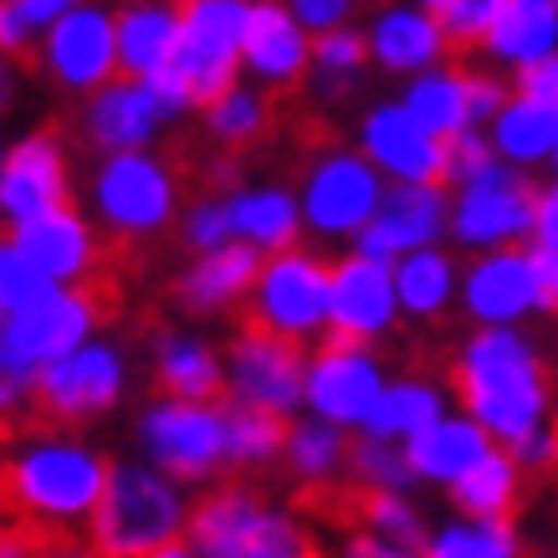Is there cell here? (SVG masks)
<instances>
[{
	"mask_svg": "<svg viewBox=\"0 0 558 558\" xmlns=\"http://www.w3.org/2000/svg\"><path fill=\"white\" fill-rule=\"evenodd\" d=\"M451 379H457V395L466 400V410L487 436L523 446L527 436L543 430V405H548L543 364L512 328L476 333L451 364Z\"/></svg>",
	"mask_w": 558,
	"mask_h": 558,
	"instance_id": "cell-1",
	"label": "cell"
},
{
	"mask_svg": "<svg viewBox=\"0 0 558 558\" xmlns=\"http://www.w3.org/2000/svg\"><path fill=\"white\" fill-rule=\"evenodd\" d=\"M108 487V461L77 446H36L0 466V533L11 538L32 523H68L98 508Z\"/></svg>",
	"mask_w": 558,
	"mask_h": 558,
	"instance_id": "cell-2",
	"label": "cell"
},
{
	"mask_svg": "<svg viewBox=\"0 0 558 558\" xmlns=\"http://www.w3.org/2000/svg\"><path fill=\"white\" fill-rule=\"evenodd\" d=\"M180 512V492L159 472H108V487L93 508V558H154L165 543H174Z\"/></svg>",
	"mask_w": 558,
	"mask_h": 558,
	"instance_id": "cell-3",
	"label": "cell"
},
{
	"mask_svg": "<svg viewBox=\"0 0 558 558\" xmlns=\"http://www.w3.org/2000/svg\"><path fill=\"white\" fill-rule=\"evenodd\" d=\"M190 533H195L205 558H323L303 527L282 512H271L246 487L210 492L190 518Z\"/></svg>",
	"mask_w": 558,
	"mask_h": 558,
	"instance_id": "cell-4",
	"label": "cell"
},
{
	"mask_svg": "<svg viewBox=\"0 0 558 558\" xmlns=\"http://www.w3.org/2000/svg\"><path fill=\"white\" fill-rule=\"evenodd\" d=\"M252 5L241 0H185L180 5V41L165 68H174L190 87V102H220L236 87V57Z\"/></svg>",
	"mask_w": 558,
	"mask_h": 558,
	"instance_id": "cell-5",
	"label": "cell"
},
{
	"mask_svg": "<svg viewBox=\"0 0 558 558\" xmlns=\"http://www.w3.org/2000/svg\"><path fill=\"white\" fill-rule=\"evenodd\" d=\"M102 220L113 226V236H154L159 226H170L174 201H180V174L170 159H154V154H108V165L93 180Z\"/></svg>",
	"mask_w": 558,
	"mask_h": 558,
	"instance_id": "cell-6",
	"label": "cell"
},
{
	"mask_svg": "<svg viewBox=\"0 0 558 558\" xmlns=\"http://www.w3.org/2000/svg\"><path fill=\"white\" fill-rule=\"evenodd\" d=\"M93 323H102V313H98V303L87 298V288L83 292L51 288L47 298H36V303H26L21 313L0 318V354H5V364H11L21 379H32V374H41L47 364H57V359L77 354V343H83V333Z\"/></svg>",
	"mask_w": 558,
	"mask_h": 558,
	"instance_id": "cell-7",
	"label": "cell"
},
{
	"mask_svg": "<svg viewBox=\"0 0 558 558\" xmlns=\"http://www.w3.org/2000/svg\"><path fill=\"white\" fill-rule=\"evenodd\" d=\"M123 389V359L113 349H77V354L57 359L47 364L41 374H32V415L26 425H77V421H93L102 410L119 400Z\"/></svg>",
	"mask_w": 558,
	"mask_h": 558,
	"instance_id": "cell-8",
	"label": "cell"
},
{
	"mask_svg": "<svg viewBox=\"0 0 558 558\" xmlns=\"http://www.w3.org/2000/svg\"><path fill=\"white\" fill-rule=\"evenodd\" d=\"M231 385L241 405H262L271 415H288L307 395V364L303 343L288 333H271L252 318H236L231 339Z\"/></svg>",
	"mask_w": 558,
	"mask_h": 558,
	"instance_id": "cell-9",
	"label": "cell"
},
{
	"mask_svg": "<svg viewBox=\"0 0 558 558\" xmlns=\"http://www.w3.org/2000/svg\"><path fill=\"white\" fill-rule=\"evenodd\" d=\"M328 288H333V271L323 267L318 256L307 252H282L277 262L262 267L256 277V303L241 318L262 323L271 333H288L303 339L328 318Z\"/></svg>",
	"mask_w": 558,
	"mask_h": 558,
	"instance_id": "cell-10",
	"label": "cell"
},
{
	"mask_svg": "<svg viewBox=\"0 0 558 558\" xmlns=\"http://www.w3.org/2000/svg\"><path fill=\"white\" fill-rule=\"evenodd\" d=\"M538 201L543 190L527 174L492 165L461 190L457 205V236L461 246H497V241H518L538 231Z\"/></svg>",
	"mask_w": 558,
	"mask_h": 558,
	"instance_id": "cell-11",
	"label": "cell"
},
{
	"mask_svg": "<svg viewBox=\"0 0 558 558\" xmlns=\"http://www.w3.org/2000/svg\"><path fill=\"white\" fill-rule=\"evenodd\" d=\"M138 436L170 476H210L226 461V405H159L144 415Z\"/></svg>",
	"mask_w": 558,
	"mask_h": 558,
	"instance_id": "cell-12",
	"label": "cell"
},
{
	"mask_svg": "<svg viewBox=\"0 0 558 558\" xmlns=\"http://www.w3.org/2000/svg\"><path fill=\"white\" fill-rule=\"evenodd\" d=\"M379 174H374L369 159L359 154H323L313 174H307V226L323 231V236H349V231H364L374 216H379Z\"/></svg>",
	"mask_w": 558,
	"mask_h": 558,
	"instance_id": "cell-13",
	"label": "cell"
},
{
	"mask_svg": "<svg viewBox=\"0 0 558 558\" xmlns=\"http://www.w3.org/2000/svg\"><path fill=\"white\" fill-rule=\"evenodd\" d=\"M379 364L364 354V343L328 339L323 354L307 369V400L328 425H364L369 410L379 405Z\"/></svg>",
	"mask_w": 558,
	"mask_h": 558,
	"instance_id": "cell-14",
	"label": "cell"
},
{
	"mask_svg": "<svg viewBox=\"0 0 558 558\" xmlns=\"http://www.w3.org/2000/svg\"><path fill=\"white\" fill-rule=\"evenodd\" d=\"M57 205H68V154H62V138H57V123H51V129L21 138L16 149L5 154V165H0V216L21 226V220L57 210Z\"/></svg>",
	"mask_w": 558,
	"mask_h": 558,
	"instance_id": "cell-15",
	"label": "cell"
},
{
	"mask_svg": "<svg viewBox=\"0 0 558 558\" xmlns=\"http://www.w3.org/2000/svg\"><path fill=\"white\" fill-rule=\"evenodd\" d=\"M113 62H119V21L98 11V5L68 11L57 21L47 36V57H41V68L72 93L98 87L113 72Z\"/></svg>",
	"mask_w": 558,
	"mask_h": 558,
	"instance_id": "cell-16",
	"label": "cell"
},
{
	"mask_svg": "<svg viewBox=\"0 0 558 558\" xmlns=\"http://www.w3.org/2000/svg\"><path fill=\"white\" fill-rule=\"evenodd\" d=\"M395 277H389L385 262H369V256H349L333 267V288H328V323L333 333L328 339H349L364 343L374 333H385L389 318H395Z\"/></svg>",
	"mask_w": 558,
	"mask_h": 558,
	"instance_id": "cell-17",
	"label": "cell"
},
{
	"mask_svg": "<svg viewBox=\"0 0 558 558\" xmlns=\"http://www.w3.org/2000/svg\"><path fill=\"white\" fill-rule=\"evenodd\" d=\"M364 154L405 185H446V138L425 134L405 102H385L364 119Z\"/></svg>",
	"mask_w": 558,
	"mask_h": 558,
	"instance_id": "cell-18",
	"label": "cell"
},
{
	"mask_svg": "<svg viewBox=\"0 0 558 558\" xmlns=\"http://www.w3.org/2000/svg\"><path fill=\"white\" fill-rule=\"evenodd\" d=\"M11 241H16V252L47 282H72V277H87V271L98 267V241L87 231V220L77 210H68V205L21 220L16 231H11Z\"/></svg>",
	"mask_w": 558,
	"mask_h": 558,
	"instance_id": "cell-19",
	"label": "cell"
},
{
	"mask_svg": "<svg viewBox=\"0 0 558 558\" xmlns=\"http://www.w3.org/2000/svg\"><path fill=\"white\" fill-rule=\"evenodd\" d=\"M446 226V195L440 185H400L379 205V216L359 231V256L369 262H389L400 252H415V246H430Z\"/></svg>",
	"mask_w": 558,
	"mask_h": 558,
	"instance_id": "cell-20",
	"label": "cell"
},
{
	"mask_svg": "<svg viewBox=\"0 0 558 558\" xmlns=\"http://www.w3.org/2000/svg\"><path fill=\"white\" fill-rule=\"evenodd\" d=\"M241 51L252 62L256 77H267L277 93H288L307 68V41L298 16H288L277 0H256L252 16H246V36H241Z\"/></svg>",
	"mask_w": 558,
	"mask_h": 558,
	"instance_id": "cell-21",
	"label": "cell"
},
{
	"mask_svg": "<svg viewBox=\"0 0 558 558\" xmlns=\"http://www.w3.org/2000/svg\"><path fill=\"white\" fill-rule=\"evenodd\" d=\"M159 102L144 83H119V87H102L98 98L87 102L83 113V138L98 144L108 154H129L138 144H149L154 129H159Z\"/></svg>",
	"mask_w": 558,
	"mask_h": 558,
	"instance_id": "cell-22",
	"label": "cell"
},
{
	"mask_svg": "<svg viewBox=\"0 0 558 558\" xmlns=\"http://www.w3.org/2000/svg\"><path fill=\"white\" fill-rule=\"evenodd\" d=\"M466 307L482 323H512L523 318L527 307H538V277H533V256L497 252L487 262H476L466 277Z\"/></svg>",
	"mask_w": 558,
	"mask_h": 558,
	"instance_id": "cell-23",
	"label": "cell"
},
{
	"mask_svg": "<svg viewBox=\"0 0 558 558\" xmlns=\"http://www.w3.org/2000/svg\"><path fill=\"white\" fill-rule=\"evenodd\" d=\"M256 277H262V256H256V246H216V252H201V262L174 282V298L190 307V313H216V307L236 303V298H246V288H252Z\"/></svg>",
	"mask_w": 558,
	"mask_h": 558,
	"instance_id": "cell-24",
	"label": "cell"
},
{
	"mask_svg": "<svg viewBox=\"0 0 558 558\" xmlns=\"http://www.w3.org/2000/svg\"><path fill=\"white\" fill-rule=\"evenodd\" d=\"M492 451L487 430L476 421H436L430 430L410 440V472L415 476H430V482H457L476 466V461Z\"/></svg>",
	"mask_w": 558,
	"mask_h": 558,
	"instance_id": "cell-25",
	"label": "cell"
},
{
	"mask_svg": "<svg viewBox=\"0 0 558 558\" xmlns=\"http://www.w3.org/2000/svg\"><path fill=\"white\" fill-rule=\"evenodd\" d=\"M154 379H159V389L180 395L185 405H220V395H226L216 354L185 333H165L154 343Z\"/></svg>",
	"mask_w": 558,
	"mask_h": 558,
	"instance_id": "cell-26",
	"label": "cell"
},
{
	"mask_svg": "<svg viewBox=\"0 0 558 558\" xmlns=\"http://www.w3.org/2000/svg\"><path fill=\"white\" fill-rule=\"evenodd\" d=\"M482 47H487L492 57L512 62V68H527V62L554 57V47H558V5L554 0H512L508 11L497 16V26L487 32Z\"/></svg>",
	"mask_w": 558,
	"mask_h": 558,
	"instance_id": "cell-27",
	"label": "cell"
},
{
	"mask_svg": "<svg viewBox=\"0 0 558 558\" xmlns=\"http://www.w3.org/2000/svg\"><path fill=\"white\" fill-rule=\"evenodd\" d=\"M282 98H288V93L262 98V93H246V87H231L220 102L205 108V129H210V138H220L231 154H246L252 144L277 134V123H282Z\"/></svg>",
	"mask_w": 558,
	"mask_h": 558,
	"instance_id": "cell-28",
	"label": "cell"
},
{
	"mask_svg": "<svg viewBox=\"0 0 558 558\" xmlns=\"http://www.w3.org/2000/svg\"><path fill=\"white\" fill-rule=\"evenodd\" d=\"M369 51L379 57V68H389V72H421L446 51V36L421 11H385V16L374 21Z\"/></svg>",
	"mask_w": 558,
	"mask_h": 558,
	"instance_id": "cell-29",
	"label": "cell"
},
{
	"mask_svg": "<svg viewBox=\"0 0 558 558\" xmlns=\"http://www.w3.org/2000/svg\"><path fill=\"white\" fill-rule=\"evenodd\" d=\"M180 41V11L170 5H134L119 16V62L134 77H149L174 57Z\"/></svg>",
	"mask_w": 558,
	"mask_h": 558,
	"instance_id": "cell-30",
	"label": "cell"
},
{
	"mask_svg": "<svg viewBox=\"0 0 558 558\" xmlns=\"http://www.w3.org/2000/svg\"><path fill=\"white\" fill-rule=\"evenodd\" d=\"M231 231L252 246L271 252H292L298 241V205L288 190H252V195H231Z\"/></svg>",
	"mask_w": 558,
	"mask_h": 558,
	"instance_id": "cell-31",
	"label": "cell"
},
{
	"mask_svg": "<svg viewBox=\"0 0 558 558\" xmlns=\"http://www.w3.org/2000/svg\"><path fill=\"white\" fill-rule=\"evenodd\" d=\"M461 512H472V523H508V508L518 497V461L502 451H487L466 476L451 482Z\"/></svg>",
	"mask_w": 558,
	"mask_h": 558,
	"instance_id": "cell-32",
	"label": "cell"
},
{
	"mask_svg": "<svg viewBox=\"0 0 558 558\" xmlns=\"http://www.w3.org/2000/svg\"><path fill=\"white\" fill-rule=\"evenodd\" d=\"M405 113L436 138H457V134H466V123H472L466 87H461L457 72H421L405 93Z\"/></svg>",
	"mask_w": 558,
	"mask_h": 558,
	"instance_id": "cell-33",
	"label": "cell"
},
{
	"mask_svg": "<svg viewBox=\"0 0 558 558\" xmlns=\"http://www.w3.org/2000/svg\"><path fill=\"white\" fill-rule=\"evenodd\" d=\"M558 144V108L533 98H518L497 113V149L508 154L512 165H533L543 154H554Z\"/></svg>",
	"mask_w": 558,
	"mask_h": 558,
	"instance_id": "cell-34",
	"label": "cell"
},
{
	"mask_svg": "<svg viewBox=\"0 0 558 558\" xmlns=\"http://www.w3.org/2000/svg\"><path fill=\"white\" fill-rule=\"evenodd\" d=\"M440 421V395L430 385H395L379 395V405L369 410V421H364V430H369L374 440H395V436H421V430H430V425Z\"/></svg>",
	"mask_w": 558,
	"mask_h": 558,
	"instance_id": "cell-35",
	"label": "cell"
},
{
	"mask_svg": "<svg viewBox=\"0 0 558 558\" xmlns=\"http://www.w3.org/2000/svg\"><path fill=\"white\" fill-rule=\"evenodd\" d=\"M288 421L271 415L262 405H241L231 400L226 405V461H241V466H256V461H271L282 446H288Z\"/></svg>",
	"mask_w": 558,
	"mask_h": 558,
	"instance_id": "cell-36",
	"label": "cell"
},
{
	"mask_svg": "<svg viewBox=\"0 0 558 558\" xmlns=\"http://www.w3.org/2000/svg\"><path fill=\"white\" fill-rule=\"evenodd\" d=\"M395 298L415 313V318H436L446 298H451V256L440 252H410L395 271Z\"/></svg>",
	"mask_w": 558,
	"mask_h": 558,
	"instance_id": "cell-37",
	"label": "cell"
},
{
	"mask_svg": "<svg viewBox=\"0 0 558 558\" xmlns=\"http://www.w3.org/2000/svg\"><path fill=\"white\" fill-rule=\"evenodd\" d=\"M369 62V36L359 32H323L313 41V72L323 98H349L359 87V72Z\"/></svg>",
	"mask_w": 558,
	"mask_h": 558,
	"instance_id": "cell-38",
	"label": "cell"
},
{
	"mask_svg": "<svg viewBox=\"0 0 558 558\" xmlns=\"http://www.w3.org/2000/svg\"><path fill=\"white\" fill-rule=\"evenodd\" d=\"M512 0H430V21L446 36V51H472L487 41V32L497 26V16L508 11Z\"/></svg>",
	"mask_w": 558,
	"mask_h": 558,
	"instance_id": "cell-39",
	"label": "cell"
},
{
	"mask_svg": "<svg viewBox=\"0 0 558 558\" xmlns=\"http://www.w3.org/2000/svg\"><path fill=\"white\" fill-rule=\"evenodd\" d=\"M343 457H349V440H343L328 421L292 425L288 461H292V472L298 476H307V482H333V472H339Z\"/></svg>",
	"mask_w": 558,
	"mask_h": 558,
	"instance_id": "cell-40",
	"label": "cell"
},
{
	"mask_svg": "<svg viewBox=\"0 0 558 558\" xmlns=\"http://www.w3.org/2000/svg\"><path fill=\"white\" fill-rule=\"evenodd\" d=\"M512 527L508 523H461V527H446L430 538L425 558H512Z\"/></svg>",
	"mask_w": 558,
	"mask_h": 558,
	"instance_id": "cell-41",
	"label": "cell"
},
{
	"mask_svg": "<svg viewBox=\"0 0 558 558\" xmlns=\"http://www.w3.org/2000/svg\"><path fill=\"white\" fill-rule=\"evenodd\" d=\"M349 466H354V476L364 487H379V492H405L415 482L405 451H395L389 440H374V436L349 446Z\"/></svg>",
	"mask_w": 558,
	"mask_h": 558,
	"instance_id": "cell-42",
	"label": "cell"
},
{
	"mask_svg": "<svg viewBox=\"0 0 558 558\" xmlns=\"http://www.w3.org/2000/svg\"><path fill=\"white\" fill-rule=\"evenodd\" d=\"M47 292H51V282L16 252V241H0V318L21 313L26 303L47 298Z\"/></svg>",
	"mask_w": 558,
	"mask_h": 558,
	"instance_id": "cell-43",
	"label": "cell"
},
{
	"mask_svg": "<svg viewBox=\"0 0 558 558\" xmlns=\"http://www.w3.org/2000/svg\"><path fill=\"white\" fill-rule=\"evenodd\" d=\"M231 236H236V231H231V205L226 201H201L195 210H190L185 241L195 246V252H216V246H226Z\"/></svg>",
	"mask_w": 558,
	"mask_h": 558,
	"instance_id": "cell-44",
	"label": "cell"
},
{
	"mask_svg": "<svg viewBox=\"0 0 558 558\" xmlns=\"http://www.w3.org/2000/svg\"><path fill=\"white\" fill-rule=\"evenodd\" d=\"M0 57L41 72V57L32 51V21H26V11H21L16 0H0Z\"/></svg>",
	"mask_w": 558,
	"mask_h": 558,
	"instance_id": "cell-45",
	"label": "cell"
},
{
	"mask_svg": "<svg viewBox=\"0 0 558 558\" xmlns=\"http://www.w3.org/2000/svg\"><path fill=\"white\" fill-rule=\"evenodd\" d=\"M487 170H492V144H482L472 129L457 138H446V180L472 185L476 174H487Z\"/></svg>",
	"mask_w": 558,
	"mask_h": 558,
	"instance_id": "cell-46",
	"label": "cell"
},
{
	"mask_svg": "<svg viewBox=\"0 0 558 558\" xmlns=\"http://www.w3.org/2000/svg\"><path fill=\"white\" fill-rule=\"evenodd\" d=\"M461 87H466V108H472V123L476 119H497L508 108V83H497L492 72H457Z\"/></svg>",
	"mask_w": 558,
	"mask_h": 558,
	"instance_id": "cell-47",
	"label": "cell"
},
{
	"mask_svg": "<svg viewBox=\"0 0 558 558\" xmlns=\"http://www.w3.org/2000/svg\"><path fill=\"white\" fill-rule=\"evenodd\" d=\"M518 98H533V102L558 108V57H543V62L518 68Z\"/></svg>",
	"mask_w": 558,
	"mask_h": 558,
	"instance_id": "cell-48",
	"label": "cell"
},
{
	"mask_svg": "<svg viewBox=\"0 0 558 558\" xmlns=\"http://www.w3.org/2000/svg\"><path fill=\"white\" fill-rule=\"evenodd\" d=\"M359 0H292V16L303 21L307 32H339V21L354 11Z\"/></svg>",
	"mask_w": 558,
	"mask_h": 558,
	"instance_id": "cell-49",
	"label": "cell"
},
{
	"mask_svg": "<svg viewBox=\"0 0 558 558\" xmlns=\"http://www.w3.org/2000/svg\"><path fill=\"white\" fill-rule=\"evenodd\" d=\"M533 277H538V307H554L558 313V252L538 246L533 252Z\"/></svg>",
	"mask_w": 558,
	"mask_h": 558,
	"instance_id": "cell-50",
	"label": "cell"
},
{
	"mask_svg": "<svg viewBox=\"0 0 558 558\" xmlns=\"http://www.w3.org/2000/svg\"><path fill=\"white\" fill-rule=\"evenodd\" d=\"M339 558H421V554H410V548H395V543L374 538V533H349V543H343Z\"/></svg>",
	"mask_w": 558,
	"mask_h": 558,
	"instance_id": "cell-51",
	"label": "cell"
},
{
	"mask_svg": "<svg viewBox=\"0 0 558 558\" xmlns=\"http://www.w3.org/2000/svg\"><path fill=\"white\" fill-rule=\"evenodd\" d=\"M538 246H548V252H558V185L554 190H543V201H538Z\"/></svg>",
	"mask_w": 558,
	"mask_h": 558,
	"instance_id": "cell-52",
	"label": "cell"
},
{
	"mask_svg": "<svg viewBox=\"0 0 558 558\" xmlns=\"http://www.w3.org/2000/svg\"><path fill=\"white\" fill-rule=\"evenodd\" d=\"M26 389H32V379H21V374L5 364V354H0V415L16 410L21 400H26Z\"/></svg>",
	"mask_w": 558,
	"mask_h": 558,
	"instance_id": "cell-53",
	"label": "cell"
},
{
	"mask_svg": "<svg viewBox=\"0 0 558 558\" xmlns=\"http://www.w3.org/2000/svg\"><path fill=\"white\" fill-rule=\"evenodd\" d=\"M16 5L26 11V21H32V26H41V21H62V16H68L72 0H16Z\"/></svg>",
	"mask_w": 558,
	"mask_h": 558,
	"instance_id": "cell-54",
	"label": "cell"
},
{
	"mask_svg": "<svg viewBox=\"0 0 558 558\" xmlns=\"http://www.w3.org/2000/svg\"><path fill=\"white\" fill-rule=\"evenodd\" d=\"M11 102H16V72L0 62V108H11Z\"/></svg>",
	"mask_w": 558,
	"mask_h": 558,
	"instance_id": "cell-55",
	"label": "cell"
},
{
	"mask_svg": "<svg viewBox=\"0 0 558 558\" xmlns=\"http://www.w3.org/2000/svg\"><path fill=\"white\" fill-rule=\"evenodd\" d=\"M0 558H26V554H21L16 538H5V533H0Z\"/></svg>",
	"mask_w": 558,
	"mask_h": 558,
	"instance_id": "cell-56",
	"label": "cell"
},
{
	"mask_svg": "<svg viewBox=\"0 0 558 558\" xmlns=\"http://www.w3.org/2000/svg\"><path fill=\"white\" fill-rule=\"evenodd\" d=\"M154 558H195V554H190V548H180V543H165Z\"/></svg>",
	"mask_w": 558,
	"mask_h": 558,
	"instance_id": "cell-57",
	"label": "cell"
},
{
	"mask_svg": "<svg viewBox=\"0 0 558 558\" xmlns=\"http://www.w3.org/2000/svg\"><path fill=\"white\" fill-rule=\"evenodd\" d=\"M554 165H558V144H554Z\"/></svg>",
	"mask_w": 558,
	"mask_h": 558,
	"instance_id": "cell-58",
	"label": "cell"
},
{
	"mask_svg": "<svg viewBox=\"0 0 558 558\" xmlns=\"http://www.w3.org/2000/svg\"><path fill=\"white\" fill-rule=\"evenodd\" d=\"M425 5H430V0H425Z\"/></svg>",
	"mask_w": 558,
	"mask_h": 558,
	"instance_id": "cell-59",
	"label": "cell"
},
{
	"mask_svg": "<svg viewBox=\"0 0 558 558\" xmlns=\"http://www.w3.org/2000/svg\"><path fill=\"white\" fill-rule=\"evenodd\" d=\"M554 5H558V0H554Z\"/></svg>",
	"mask_w": 558,
	"mask_h": 558,
	"instance_id": "cell-60",
	"label": "cell"
}]
</instances>
